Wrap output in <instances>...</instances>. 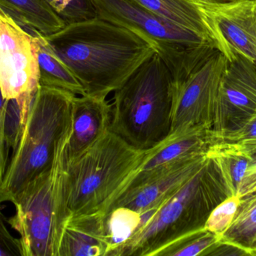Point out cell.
I'll list each match as a JSON object with an SVG mask.
<instances>
[{
	"label": "cell",
	"mask_w": 256,
	"mask_h": 256,
	"mask_svg": "<svg viewBox=\"0 0 256 256\" xmlns=\"http://www.w3.org/2000/svg\"><path fill=\"white\" fill-rule=\"evenodd\" d=\"M86 95L108 97L156 53L136 33L96 17L44 36Z\"/></svg>",
	"instance_id": "obj_1"
},
{
	"label": "cell",
	"mask_w": 256,
	"mask_h": 256,
	"mask_svg": "<svg viewBox=\"0 0 256 256\" xmlns=\"http://www.w3.org/2000/svg\"><path fill=\"white\" fill-rule=\"evenodd\" d=\"M232 196L220 167L214 156L140 228L117 256H156L167 246L188 234L204 228L212 212Z\"/></svg>",
	"instance_id": "obj_2"
},
{
	"label": "cell",
	"mask_w": 256,
	"mask_h": 256,
	"mask_svg": "<svg viewBox=\"0 0 256 256\" xmlns=\"http://www.w3.org/2000/svg\"><path fill=\"white\" fill-rule=\"evenodd\" d=\"M72 127L57 143L52 162L13 201L8 223L20 234L21 256H58L70 213L68 205L67 145Z\"/></svg>",
	"instance_id": "obj_3"
},
{
	"label": "cell",
	"mask_w": 256,
	"mask_h": 256,
	"mask_svg": "<svg viewBox=\"0 0 256 256\" xmlns=\"http://www.w3.org/2000/svg\"><path fill=\"white\" fill-rule=\"evenodd\" d=\"M110 131L138 150H147L172 132V77L155 53L114 92Z\"/></svg>",
	"instance_id": "obj_4"
},
{
	"label": "cell",
	"mask_w": 256,
	"mask_h": 256,
	"mask_svg": "<svg viewBox=\"0 0 256 256\" xmlns=\"http://www.w3.org/2000/svg\"><path fill=\"white\" fill-rule=\"evenodd\" d=\"M75 96L39 85L0 183V204L13 202L24 186L52 162L57 143L72 127Z\"/></svg>",
	"instance_id": "obj_5"
},
{
	"label": "cell",
	"mask_w": 256,
	"mask_h": 256,
	"mask_svg": "<svg viewBox=\"0 0 256 256\" xmlns=\"http://www.w3.org/2000/svg\"><path fill=\"white\" fill-rule=\"evenodd\" d=\"M136 150L114 132H106L80 156L67 163L70 214L105 212L141 160Z\"/></svg>",
	"instance_id": "obj_6"
},
{
	"label": "cell",
	"mask_w": 256,
	"mask_h": 256,
	"mask_svg": "<svg viewBox=\"0 0 256 256\" xmlns=\"http://www.w3.org/2000/svg\"><path fill=\"white\" fill-rule=\"evenodd\" d=\"M94 3L97 17L148 42L170 69L172 81L183 79L220 51L204 36L150 12L134 0H94Z\"/></svg>",
	"instance_id": "obj_7"
},
{
	"label": "cell",
	"mask_w": 256,
	"mask_h": 256,
	"mask_svg": "<svg viewBox=\"0 0 256 256\" xmlns=\"http://www.w3.org/2000/svg\"><path fill=\"white\" fill-rule=\"evenodd\" d=\"M38 33L28 32L0 8V88L6 100L18 102L25 117L40 85Z\"/></svg>",
	"instance_id": "obj_8"
},
{
	"label": "cell",
	"mask_w": 256,
	"mask_h": 256,
	"mask_svg": "<svg viewBox=\"0 0 256 256\" xmlns=\"http://www.w3.org/2000/svg\"><path fill=\"white\" fill-rule=\"evenodd\" d=\"M228 59L218 51L183 79L172 81V132L203 126L212 129Z\"/></svg>",
	"instance_id": "obj_9"
},
{
	"label": "cell",
	"mask_w": 256,
	"mask_h": 256,
	"mask_svg": "<svg viewBox=\"0 0 256 256\" xmlns=\"http://www.w3.org/2000/svg\"><path fill=\"white\" fill-rule=\"evenodd\" d=\"M256 113V64L242 54L228 60L216 100L212 138L231 133Z\"/></svg>",
	"instance_id": "obj_10"
},
{
	"label": "cell",
	"mask_w": 256,
	"mask_h": 256,
	"mask_svg": "<svg viewBox=\"0 0 256 256\" xmlns=\"http://www.w3.org/2000/svg\"><path fill=\"white\" fill-rule=\"evenodd\" d=\"M210 131L203 126L178 129L171 132L154 147L146 150L110 206L120 196L142 186L174 162L188 156L208 153L212 144Z\"/></svg>",
	"instance_id": "obj_11"
},
{
	"label": "cell",
	"mask_w": 256,
	"mask_h": 256,
	"mask_svg": "<svg viewBox=\"0 0 256 256\" xmlns=\"http://www.w3.org/2000/svg\"><path fill=\"white\" fill-rule=\"evenodd\" d=\"M202 8L228 50L230 60L239 54L256 64V0H236Z\"/></svg>",
	"instance_id": "obj_12"
},
{
	"label": "cell",
	"mask_w": 256,
	"mask_h": 256,
	"mask_svg": "<svg viewBox=\"0 0 256 256\" xmlns=\"http://www.w3.org/2000/svg\"><path fill=\"white\" fill-rule=\"evenodd\" d=\"M208 153L194 155L174 162L142 186L126 192L109 207H124L142 213L149 209H158L174 195L206 162Z\"/></svg>",
	"instance_id": "obj_13"
},
{
	"label": "cell",
	"mask_w": 256,
	"mask_h": 256,
	"mask_svg": "<svg viewBox=\"0 0 256 256\" xmlns=\"http://www.w3.org/2000/svg\"><path fill=\"white\" fill-rule=\"evenodd\" d=\"M112 105L106 98L76 96L72 108V132L67 145V161L80 156L110 131Z\"/></svg>",
	"instance_id": "obj_14"
},
{
	"label": "cell",
	"mask_w": 256,
	"mask_h": 256,
	"mask_svg": "<svg viewBox=\"0 0 256 256\" xmlns=\"http://www.w3.org/2000/svg\"><path fill=\"white\" fill-rule=\"evenodd\" d=\"M109 251L103 212L70 215L63 231L58 256H108Z\"/></svg>",
	"instance_id": "obj_15"
},
{
	"label": "cell",
	"mask_w": 256,
	"mask_h": 256,
	"mask_svg": "<svg viewBox=\"0 0 256 256\" xmlns=\"http://www.w3.org/2000/svg\"><path fill=\"white\" fill-rule=\"evenodd\" d=\"M150 12L198 33L208 39L227 57L230 54L221 42L202 6L194 0H134Z\"/></svg>",
	"instance_id": "obj_16"
},
{
	"label": "cell",
	"mask_w": 256,
	"mask_h": 256,
	"mask_svg": "<svg viewBox=\"0 0 256 256\" xmlns=\"http://www.w3.org/2000/svg\"><path fill=\"white\" fill-rule=\"evenodd\" d=\"M0 8L31 33L48 36L66 25L45 0H0Z\"/></svg>",
	"instance_id": "obj_17"
},
{
	"label": "cell",
	"mask_w": 256,
	"mask_h": 256,
	"mask_svg": "<svg viewBox=\"0 0 256 256\" xmlns=\"http://www.w3.org/2000/svg\"><path fill=\"white\" fill-rule=\"evenodd\" d=\"M37 57L40 85L66 90L76 96L86 95L79 80L56 55L40 33L37 35Z\"/></svg>",
	"instance_id": "obj_18"
},
{
	"label": "cell",
	"mask_w": 256,
	"mask_h": 256,
	"mask_svg": "<svg viewBox=\"0 0 256 256\" xmlns=\"http://www.w3.org/2000/svg\"><path fill=\"white\" fill-rule=\"evenodd\" d=\"M236 216L221 241L236 245L256 256V191L240 198Z\"/></svg>",
	"instance_id": "obj_19"
},
{
	"label": "cell",
	"mask_w": 256,
	"mask_h": 256,
	"mask_svg": "<svg viewBox=\"0 0 256 256\" xmlns=\"http://www.w3.org/2000/svg\"><path fill=\"white\" fill-rule=\"evenodd\" d=\"M105 225L110 243L108 256H117L140 228V213L124 206L114 207L105 214Z\"/></svg>",
	"instance_id": "obj_20"
},
{
	"label": "cell",
	"mask_w": 256,
	"mask_h": 256,
	"mask_svg": "<svg viewBox=\"0 0 256 256\" xmlns=\"http://www.w3.org/2000/svg\"><path fill=\"white\" fill-rule=\"evenodd\" d=\"M220 241V236L204 228L182 237L156 256H208Z\"/></svg>",
	"instance_id": "obj_21"
},
{
	"label": "cell",
	"mask_w": 256,
	"mask_h": 256,
	"mask_svg": "<svg viewBox=\"0 0 256 256\" xmlns=\"http://www.w3.org/2000/svg\"><path fill=\"white\" fill-rule=\"evenodd\" d=\"M208 154L216 159L233 196H238L240 185L249 167L251 156L245 153L222 150L212 145Z\"/></svg>",
	"instance_id": "obj_22"
},
{
	"label": "cell",
	"mask_w": 256,
	"mask_h": 256,
	"mask_svg": "<svg viewBox=\"0 0 256 256\" xmlns=\"http://www.w3.org/2000/svg\"><path fill=\"white\" fill-rule=\"evenodd\" d=\"M212 140L214 147L252 156L256 152V113L240 129Z\"/></svg>",
	"instance_id": "obj_23"
},
{
	"label": "cell",
	"mask_w": 256,
	"mask_h": 256,
	"mask_svg": "<svg viewBox=\"0 0 256 256\" xmlns=\"http://www.w3.org/2000/svg\"><path fill=\"white\" fill-rule=\"evenodd\" d=\"M66 24L93 19L97 17L94 0H45Z\"/></svg>",
	"instance_id": "obj_24"
},
{
	"label": "cell",
	"mask_w": 256,
	"mask_h": 256,
	"mask_svg": "<svg viewBox=\"0 0 256 256\" xmlns=\"http://www.w3.org/2000/svg\"><path fill=\"white\" fill-rule=\"evenodd\" d=\"M240 201L238 197L232 195L222 201L212 212L204 225V228L222 237L231 225Z\"/></svg>",
	"instance_id": "obj_25"
},
{
	"label": "cell",
	"mask_w": 256,
	"mask_h": 256,
	"mask_svg": "<svg viewBox=\"0 0 256 256\" xmlns=\"http://www.w3.org/2000/svg\"><path fill=\"white\" fill-rule=\"evenodd\" d=\"M6 221L0 210V256L21 255L19 239L10 234Z\"/></svg>",
	"instance_id": "obj_26"
},
{
	"label": "cell",
	"mask_w": 256,
	"mask_h": 256,
	"mask_svg": "<svg viewBox=\"0 0 256 256\" xmlns=\"http://www.w3.org/2000/svg\"><path fill=\"white\" fill-rule=\"evenodd\" d=\"M256 191V152L251 156L249 167L239 189L238 197L244 198Z\"/></svg>",
	"instance_id": "obj_27"
},
{
	"label": "cell",
	"mask_w": 256,
	"mask_h": 256,
	"mask_svg": "<svg viewBox=\"0 0 256 256\" xmlns=\"http://www.w3.org/2000/svg\"><path fill=\"white\" fill-rule=\"evenodd\" d=\"M210 256H250L249 252L236 245L220 241L209 254Z\"/></svg>",
	"instance_id": "obj_28"
},
{
	"label": "cell",
	"mask_w": 256,
	"mask_h": 256,
	"mask_svg": "<svg viewBox=\"0 0 256 256\" xmlns=\"http://www.w3.org/2000/svg\"><path fill=\"white\" fill-rule=\"evenodd\" d=\"M6 116L0 118V183L2 180L3 177L7 168V143L6 139V132H4V123Z\"/></svg>",
	"instance_id": "obj_29"
},
{
	"label": "cell",
	"mask_w": 256,
	"mask_h": 256,
	"mask_svg": "<svg viewBox=\"0 0 256 256\" xmlns=\"http://www.w3.org/2000/svg\"><path fill=\"white\" fill-rule=\"evenodd\" d=\"M200 6H214V5L225 4V3H232L236 0H194Z\"/></svg>",
	"instance_id": "obj_30"
},
{
	"label": "cell",
	"mask_w": 256,
	"mask_h": 256,
	"mask_svg": "<svg viewBox=\"0 0 256 256\" xmlns=\"http://www.w3.org/2000/svg\"><path fill=\"white\" fill-rule=\"evenodd\" d=\"M8 100L3 98L1 88H0V118L6 115V110H7Z\"/></svg>",
	"instance_id": "obj_31"
}]
</instances>
